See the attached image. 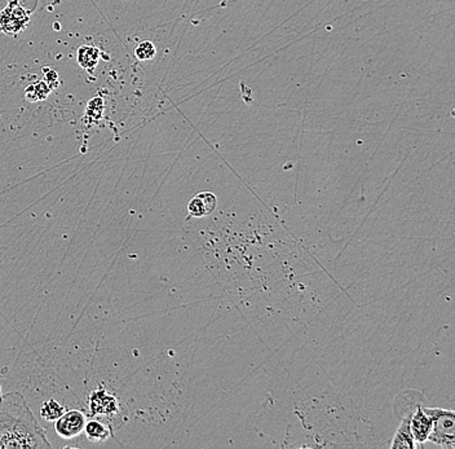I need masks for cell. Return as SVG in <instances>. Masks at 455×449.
<instances>
[{
    "label": "cell",
    "mask_w": 455,
    "mask_h": 449,
    "mask_svg": "<svg viewBox=\"0 0 455 449\" xmlns=\"http://www.w3.org/2000/svg\"><path fill=\"white\" fill-rule=\"evenodd\" d=\"M46 432L19 392L0 387V449L51 448Z\"/></svg>",
    "instance_id": "obj_1"
},
{
    "label": "cell",
    "mask_w": 455,
    "mask_h": 449,
    "mask_svg": "<svg viewBox=\"0 0 455 449\" xmlns=\"http://www.w3.org/2000/svg\"><path fill=\"white\" fill-rule=\"evenodd\" d=\"M432 419V432L428 440L443 448H455V414L453 410L423 408Z\"/></svg>",
    "instance_id": "obj_2"
},
{
    "label": "cell",
    "mask_w": 455,
    "mask_h": 449,
    "mask_svg": "<svg viewBox=\"0 0 455 449\" xmlns=\"http://www.w3.org/2000/svg\"><path fill=\"white\" fill-rule=\"evenodd\" d=\"M30 10H26L19 0H8L6 8L0 10V33L17 37L21 31L28 28Z\"/></svg>",
    "instance_id": "obj_3"
},
{
    "label": "cell",
    "mask_w": 455,
    "mask_h": 449,
    "mask_svg": "<svg viewBox=\"0 0 455 449\" xmlns=\"http://www.w3.org/2000/svg\"><path fill=\"white\" fill-rule=\"evenodd\" d=\"M86 416L83 412L77 410L64 412L55 423V430L58 437L62 439H73L83 432L86 426Z\"/></svg>",
    "instance_id": "obj_4"
},
{
    "label": "cell",
    "mask_w": 455,
    "mask_h": 449,
    "mask_svg": "<svg viewBox=\"0 0 455 449\" xmlns=\"http://www.w3.org/2000/svg\"><path fill=\"white\" fill-rule=\"evenodd\" d=\"M410 430L414 441L419 444V447H423L432 432V419L420 405H418L417 412L410 416Z\"/></svg>",
    "instance_id": "obj_5"
},
{
    "label": "cell",
    "mask_w": 455,
    "mask_h": 449,
    "mask_svg": "<svg viewBox=\"0 0 455 449\" xmlns=\"http://www.w3.org/2000/svg\"><path fill=\"white\" fill-rule=\"evenodd\" d=\"M217 206V198L211 192H199L194 195L188 204V214L193 218L207 216L215 211Z\"/></svg>",
    "instance_id": "obj_6"
},
{
    "label": "cell",
    "mask_w": 455,
    "mask_h": 449,
    "mask_svg": "<svg viewBox=\"0 0 455 449\" xmlns=\"http://www.w3.org/2000/svg\"><path fill=\"white\" fill-rule=\"evenodd\" d=\"M89 407L93 414H113L118 412L116 398L105 390H97L91 395Z\"/></svg>",
    "instance_id": "obj_7"
},
{
    "label": "cell",
    "mask_w": 455,
    "mask_h": 449,
    "mask_svg": "<svg viewBox=\"0 0 455 449\" xmlns=\"http://www.w3.org/2000/svg\"><path fill=\"white\" fill-rule=\"evenodd\" d=\"M101 56V51L96 46H80L77 51V61L79 67L88 73H93L97 68Z\"/></svg>",
    "instance_id": "obj_8"
},
{
    "label": "cell",
    "mask_w": 455,
    "mask_h": 449,
    "mask_svg": "<svg viewBox=\"0 0 455 449\" xmlns=\"http://www.w3.org/2000/svg\"><path fill=\"white\" fill-rule=\"evenodd\" d=\"M416 441H414V438H413V434H411V430H410V416L409 417H405L400 428L398 429V432L393 438V441L391 444V448L392 449H398V448H409L414 449L416 448Z\"/></svg>",
    "instance_id": "obj_9"
},
{
    "label": "cell",
    "mask_w": 455,
    "mask_h": 449,
    "mask_svg": "<svg viewBox=\"0 0 455 449\" xmlns=\"http://www.w3.org/2000/svg\"><path fill=\"white\" fill-rule=\"evenodd\" d=\"M91 441H105L110 438L111 431L100 421L92 420L86 422L83 430Z\"/></svg>",
    "instance_id": "obj_10"
},
{
    "label": "cell",
    "mask_w": 455,
    "mask_h": 449,
    "mask_svg": "<svg viewBox=\"0 0 455 449\" xmlns=\"http://www.w3.org/2000/svg\"><path fill=\"white\" fill-rule=\"evenodd\" d=\"M51 88L44 80H39L35 83L29 85L26 89H25V96L26 98L31 101V103H37V101H43L48 98L51 94Z\"/></svg>",
    "instance_id": "obj_11"
},
{
    "label": "cell",
    "mask_w": 455,
    "mask_h": 449,
    "mask_svg": "<svg viewBox=\"0 0 455 449\" xmlns=\"http://www.w3.org/2000/svg\"><path fill=\"white\" fill-rule=\"evenodd\" d=\"M64 413V407L58 401L49 399L40 407V417L47 421H56Z\"/></svg>",
    "instance_id": "obj_12"
},
{
    "label": "cell",
    "mask_w": 455,
    "mask_h": 449,
    "mask_svg": "<svg viewBox=\"0 0 455 449\" xmlns=\"http://www.w3.org/2000/svg\"><path fill=\"white\" fill-rule=\"evenodd\" d=\"M155 55H157V49L154 43L150 40H143L136 47L135 56L139 61H150L154 59Z\"/></svg>",
    "instance_id": "obj_13"
},
{
    "label": "cell",
    "mask_w": 455,
    "mask_h": 449,
    "mask_svg": "<svg viewBox=\"0 0 455 449\" xmlns=\"http://www.w3.org/2000/svg\"><path fill=\"white\" fill-rule=\"evenodd\" d=\"M44 82L48 85L51 89H55L58 86L57 73L55 70H52V69L44 70Z\"/></svg>",
    "instance_id": "obj_14"
},
{
    "label": "cell",
    "mask_w": 455,
    "mask_h": 449,
    "mask_svg": "<svg viewBox=\"0 0 455 449\" xmlns=\"http://www.w3.org/2000/svg\"><path fill=\"white\" fill-rule=\"evenodd\" d=\"M123 1H127V0H123Z\"/></svg>",
    "instance_id": "obj_15"
}]
</instances>
